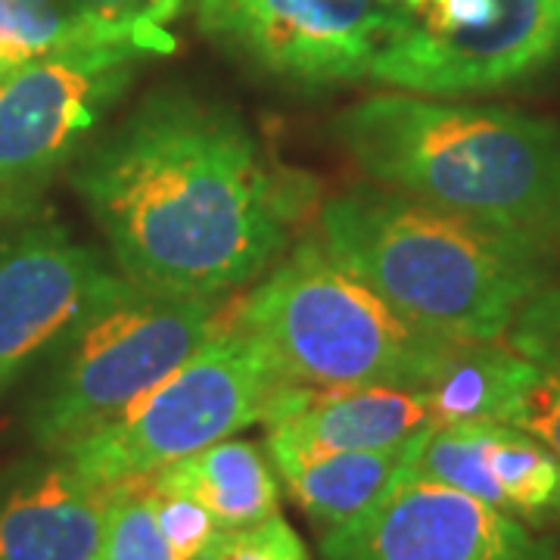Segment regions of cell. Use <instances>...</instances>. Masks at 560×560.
Listing matches in <instances>:
<instances>
[{
  "label": "cell",
  "instance_id": "15",
  "mask_svg": "<svg viewBox=\"0 0 560 560\" xmlns=\"http://www.w3.org/2000/svg\"><path fill=\"white\" fill-rule=\"evenodd\" d=\"M539 368L504 340L448 342L445 355L423 381L433 427L442 423H514Z\"/></svg>",
  "mask_w": 560,
  "mask_h": 560
},
{
  "label": "cell",
  "instance_id": "23",
  "mask_svg": "<svg viewBox=\"0 0 560 560\" xmlns=\"http://www.w3.org/2000/svg\"><path fill=\"white\" fill-rule=\"evenodd\" d=\"M150 495H153L156 526H160L172 560H200L212 539L221 533V523L190 495L165 492V489H153V486H150Z\"/></svg>",
  "mask_w": 560,
  "mask_h": 560
},
{
  "label": "cell",
  "instance_id": "4",
  "mask_svg": "<svg viewBox=\"0 0 560 560\" xmlns=\"http://www.w3.org/2000/svg\"><path fill=\"white\" fill-rule=\"evenodd\" d=\"M237 327L280 381L302 386L420 389L452 342L401 318L320 241H302L249 290Z\"/></svg>",
  "mask_w": 560,
  "mask_h": 560
},
{
  "label": "cell",
  "instance_id": "22",
  "mask_svg": "<svg viewBox=\"0 0 560 560\" xmlns=\"http://www.w3.org/2000/svg\"><path fill=\"white\" fill-rule=\"evenodd\" d=\"M200 560H312V555L300 533L271 514L249 526L221 529Z\"/></svg>",
  "mask_w": 560,
  "mask_h": 560
},
{
  "label": "cell",
  "instance_id": "14",
  "mask_svg": "<svg viewBox=\"0 0 560 560\" xmlns=\"http://www.w3.org/2000/svg\"><path fill=\"white\" fill-rule=\"evenodd\" d=\"M268 445L296 452H361L415 440L433 427L427 396L405 386L283 383L265 405Z\"/></svg>",
  "mask_w": 560,
  "mask_h": 560
},
{
  "label": "cell",
  "instance_id": "21",
  "mask_svg": "<svg viewBox=\"0 0 560 560\" xmlns=\"http://www.w3.org/2000/svg\"><path fill=\"white\" fill-rule=\"evenodd\" d=\"M504 340L560 383V287H541L511 320Z\"/></svg>",
  "mask_w": 560,
  "mask_h": 560
},
{
  "label": "cell",
  "instance_id": "24",
  "mask_svg": "<svg viewBox=\"0 0 560 560\" xmlns=\"http://www.w3.org/2000/svg\"><path fill=\"white\" fill-rule=\"evenodd\" d=\"M514 427L545 442L560 460V383L539 371V377L529 383L523 396Z\"/></svg>",
  "mask_w": 560,
  "mask_h": 560
},
{
  "label": "cell",
  "instance_id": "9",
  "mask_svg": "<svg viewBox=\"0 0 560 560\" xmlns=\"http://www.w3.org/2000/svg\"><path fill=\"white\" fill-rule=\"evenodd\" d=\"M393 20L396 0H197L206 38L305 91L368 79Z\"/></svg>",
  "mask_w": 560,
  "mask_h": 560
},
{
  "label": "cell",
  "instance_id": "12",
  "mask_svg": "<svg viewBox=\"0 0 560 560\" xmlns=\"http://www.w3.org/2000/svg\"><path fill=\"white\" fill-rule=\"evenodd\" d=\"M408 470L539 526L560 517L558 455L514 423H442L420 433Z\"/></svg>",
  "mask_w": 560,
  "mask_h": 560
},
{
  "label": "cell",
  "instance_id": "18",
  "mask_svg": "<svg viewBox=\"0 0 560 560\" xmlns=\"http://www.w3.org/2000/svg\"><path fill=\"white\" fill-rule=\"evenodd\" d=\"M119 40L106 35L88 16L75 13L66 0H0V47L16 50L28 60L57 50Z\"/></svg>",
  "mask_w": 560,
  "mask_h": 560
},
{
  "label": "cell",
  "instance_id": "8",
  "mask_svg": "<svg viewBox=\"0 0 560 560\" xmlns=\"http://www.w3.org/2000/svg\"><path fill=\"white\" fill-rule=\"evenodd\" d=\"M147 57L160 54L119 40L22 62L0 84V200H22L79 156Z\"/></svg>",
  "mask_w": 560,
  "mask_h": 560
},
{
  "label": "cell",
  "instance_id": "1",
  "mask_svg": "<svg viewBox=\"0 0 560 560\" xmlns=\"http://www.w3.org/2000/svg\"><path fill=\"white\" fill-rule=\"evenodd\" d=\"M69 180L121 275L168 296L219 300L256 280L296 212L246 121L187 91L143 97Z\"/></svg>",
  "mask_w": 560,
  "mask_h": 560
},
{
  "label": "cell",
  "instance_id": "16",
  "mask_svg": "<svg viewBox=\"0 0 560 560\" xmlns=\"http://www.w3.org/2000/svg\"><path fill=\"white\" fill-rule=\"evenodd\" d=\"M418 436L389 448L361 452H296L265 442V452L293 501L312 521L330 529L359 517L364 508L381 499L383 489L399 477L415 455Z\"/></svg>",
  "mask_w": 560,
  "mask_h": 560
},
{
  "label": "cell",
  "instance_id": "2",
  "mask_svg": "<svg viewBox=\"0 0 560 560\" xmlns=\"http://www.w3.org/2000/svg\"><path fill=\"white\" fill-rule=\"evenodd\" d=\"M324 249L401 318L445 340H501L545 287V241L504 231L383 184L320 209Z\"/></svg>",
  "mask_w": 560,
  "mask_h": 560
},
{
  "label": "cell",
  "instance_id": "10",
  "mask_svg": "<svg viewBox=\"0 0 560 560\" xmlns=\"http://www.w3.org/2000/svg\"><path fill=\"white\" fill-rule=\"evenodd\" d=\"M10 206L0 200V399L88 308L128 283L66 224Z\"/></svg>",
  "mask_w": 560,
  "mask_h": 560
},
{
  "label": "cell",
  "instance_id": "5",
  "mask_svg": "<svg viewBox=\"0 0 560 560\" xmlns=\"http://www.w3.org/2000/svg\"><path fill=\"white\" fill-rule=\"evenodd\" d=\"M215 324V300L168 296L128 280L35 361L25 399L32 442L40 452H60L121 415L190 359Z\"/></svg>",
  "mask_w": 560,
  "mask_h": 560
},
{
  "label": "cell",
  "instance_id": "17",
  "mask_svg": "<svg viewBox=\"0 0 560 560\" xmlns=\"http://www.w3.org/2000/svg\"><path fill=\"white\" fill-rule=\"evenodd\" d=\"M147 482L153 489L197 499L221 523V529L259 523L278 514L280 508L278 474L268 452L256 442L234 436L165 464Z\"/></svg>",
  "mask_w": 560,
  "mask_h": 560
},
{
  "label": "cell",
  "instance_id": "3",
  "mask_svg": "<svg viewBox=\"0 0 560 560\" xmlns=\"http://www.w3.org/2000/svg\"><path fill=\"white\" fill-rule=\"evenodd\" d=\"M334 138L374 184L504 231H560V125L427 94H377L342 109Z\"/></svg>",
  "mask_w": 560,
  "mask_h": 560
},
{
  "label": "cell",
  "instance_id": "7",
  "mask_svg": "<svg viewBox=\"0 0 560 560\" xmlns=\"http://www.w3.org/2000/svg\"><path fill=\"white\" fill-rule=\"evenodd\" d=\"M560 57V0H396L377 84L460 97L529 79Z\"/></svg>",
  "mask_w": 560,
  "mask_h": 560
},
{
  "label": "cell",
  "instance_id": "20",
  "mask_svg": "<svg viewBox=\"0 0 560 560\" xmlns=\"http://www.w3.org/2000/svg\"><path fill=\"white\" fill-rule=\"evenodd\" d=\"M75 13L101 25L106 35L150 44L156 54H172L175 38L165 25L178 20L187 0H66Z\"/></svg>",
  "mask_w": 560,
  "mask_h": 560
},
{
  "label": "cell",
  "instance_id": "11",
  "mask_svg": "<svg viewBox=\"0 0 560 560\" xmlns=\"http://www.w3.org/2000/svg\"><path fill=\"white\" fill-rule=\"evenodd\" d=\"M324 560H555L529 523L401 470L359 517L320 536Z\"/></svg>",
  "mask_w": 560,
  "mask_h": 560
},
{
  "label": "cell",
  "instance_id": "19",
  "mask_svg": "<svg viewBox=\"0 0 560 560\" xmlns=\"http://www.w3.org/2000/svg\"><path fill=\"white\" fill-rule=\"evenodd\" d=\"M94 560H172L156 526L153 495L147 480L116 486L101 551Z\"/></svg>",
  "mask_w": 560,
  "mask_h": 560
},
{
  "label": "cell",
  "instance_id": "13",
  "mask_svg": "<svg viewBox=\"0 0 560 560\" xmlns=\"http://www.w3.org/2000/svg\"><path fill=\"white\" fill-rule=\"evenodd\" d=\"M116 486L81 477L60 452L0 467V560H94Z\"/></svg>",
  "mask_w": 560,
  "mask_h": 560
},
{
  "label": "cell",
  "instance_id": "6",
  "mask_svg": "<svg viewBox=\"0 0 560 560\" xmlns=\"http://www.w3.org/2000/svg\"><path fill=\"white\" fill-rule=\"evenodd\" d=\"M278 386H283L278 368L256 337L237 320H219L209 340L168 377L121 415L69 442L60 455L101 486L147 480L172 460L261 423Z\"/></svg>",
  "mask_w": 560,
  "mask_h": 560
}]
</instances>
